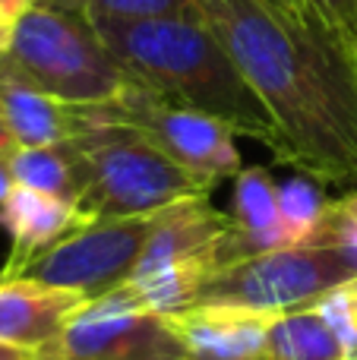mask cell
<instances>
[{
  "mask_svg": "<svg viewBox=\"0 0 357 360\" xmlns=\"http://www.w3.org/2000/svg\"><path fill=\"white\" fill-rule=\"evenodd\" d=\"M133 82L158 98L209 114L282 158V133L257 89L200 16L92 19Z\"/></svg>",
  "mask_w": 357,
  "mask_h": 360,
  "instance_id": "2",
  "label": "cell"
},
{
  "mask_svg": "<svg viewBox=\"0 0 357 360\" xmlns=\"http://www.w3.org/2000/svg\"><path fill=\"white\" fill-rule=\"evenodd\" d=\"M320 180L313 177H294L285 186H278V199H282V218L288 224V234L294 243L310 240V234L316 231L323 212H326L329 199L320 193Z\"/></svg>",
  "mask_w": 357,
  "mask_h": 360,
  "instance_id": "18",
  "label": "cell"
},
{
  "mask_svg": "<svg viewBox=\"0 0 357 360\" xmlns=\"http://www.w3.org/2000/svg\"><path fill=\"white\" fill-rule=\"evenodd\" d=\"M316 4L357 41V0H316Z\"/></svg>",
  "mask_w": 357,
  "mask_h": 360,
  "instance_id": "22",
  "label": "cell"
},
{
  "mask_svg": "<svg viewBox=\"0 0 357 360\" xmlns=\"http://www.w3.org/2000/svg\"><path fill=\"white\" fill-rule=\"evenodd\" d=\"M357 281V250L301 240L221 266L200 285L193 304H231L263 313H288L320 304L335 288Z\"/></svg>",
  "mask_w": 357,
  "mask_h": 360,
  "instance_id": "5",
  "label": "cell"
},
{
  "mask_svg": "<svg viewBox=\"0 0 357 360\" xmlns=\"http://www.w3.org/2000/svg\"><path fill=\"white\" fill-rule=\"evenodd\" d=\"M351 285H354V288H357V281H351Z\"/></svg>",
  "mask_w": 357,
  "mask_h": 360,
  "instance_id": "27",
  "label": "cell"
},
{
  "mask_svg": "<svg viewBox=\"0 0 357 360\" xmlns=\"http://www.w3.org/2000/svg\"><path fill=\"white\" fill-rule=\"evenodd\" d=\"M89 300L70 288L44 285L35 278H0V342L44 351L63 335L70 319Z\"/></svg>",
  "mask_w": 357,
  "mask_h": 360,
  "instance_id": "11",
  "label": "cell"
},
{
  "mask_svg": "<svg viewBox=\"0 0 357 360\" xmlns=\"http://www.w3.org/2000/svg\"><path fill=\"white\" fill-rule=\"evenodd\" d=\"M278 313L231 304H193L171 313V326L196 360H266V342Z\"/></svg>",
  "mask_w": 357,
  "mask_h": 360,
  "instance_id": "10",
  "label": "cell"
},
{
  "mask_svg": "<svg viewBox=\"0 0 357 360\" xmlns=\"http://www.w3.org/2000/svg\"><path fill=\"white\" fill-rule=\"evenodd\" d=\"M16 186V177H13V168H10V158H0V202L13 193Z\"/></svg>",
  "mask_w": 357,
  "mask_h": 360,
  "instance_id": "23",
  "label": "cell"
},
{
  "mask_svg": "<svg viewBox=\"0 0 357 360\" xmlns=\"http://www.w3.org/2000/svg\"><path fill=\"white\" fill-rule=\"evenodd\" d=\"M10 168L19 186L60 196L76 205L82 190L79 177V158H76L73 143H54V146H32V149H16L10 155Z\"/></svg>",
  "mask_w": 357,
  "mask_h": 360,
  "instance_id": "16",
  "label": "cell"
},
{
  "mask_svg": "<svg viewBox=\"0 0 357 360\" xmlns=\"http://www.w3.org/2000/svg\"><path fill=\"white\" fill-rule=\"evenodd\" d=\"M35 4L38 0H0V51L6 48V41H10L13 29L19 25V19H22Z\"/></svg>",
  "mask_w": 357,
  "mask_h": 360,
  "instance_id": "21",
  "label": "cell"
},
{
  "mask_svg": "<svg viewBox=\"0 0 357 360\" xmlns=\"http://www.w3.org/2000/svg\"><path fill=\"white\" fill-rule=\"evenodd\" d=\"M183 360H196V357H183Z\"/></svg>",
  "mask_w": 357,
  "mask_h": 360,
  "instance_id": "26",
  "label": "cell"
},
{
  "mask_svg": "<svg viewBox=\"0 0 357 360\" xmlns=\"http://www.w3.org/2000/svg\"><path fill=\"white\" fill-rule=\"evenodd\" d=\"M282 133V165L357 184V41L316 0H196Z\"/></svg>",
  "mask_w": 357,
  "mask_h": 360,
  "instance_id": "1",
  "label": "cell"
},
{
  "mask_svg": "<svg viewBox=\"0 0 357 360\" xmlns=\"http://www.w3.org/2000/svg\"><path fill=\"white\" fill-rule=\"evenodd\" d=\"M313 307L326 316V323L332 326V332L339 335L342 348H345V357L357 360V288L354 285L335 288L332 294H326V297Z\"/></svg>",
  "mask_w": 357,
  "mask_h": 360,
  "instance_id": "19",
  "label": "cell"
},
{
  "mask_svg": "<svg viewBox=\"0 0 357 360\" xmlns=\"http://www.w3.org/2000/svg\"><path fill=\"white\" fill-rule=\"evenodd\" d=\"M0 360H38V354L29 348H16V345L0 342Z\"/></svg>",
  "mask_w": 357,
  "mask_h": 360,
  "instance_id": "24",
  "label": "cell"
},
{
  "mask_svg": "<svg viewBox=\"0 0 357 360\" xmlns=\"http://www.w3.org/2000/svg\"><path fill=\"white\" fill-rule=\"evenodd\" d=\"M310 240L342 243V247L357 250V190L345 193L342 199H329Z\"/></svg>",
  "mask_w": 357,
  "mask_h": 360,
  "instance_id": "20",
  "label": "cell"
},
{
  "mask_svg": "<svg viewBox=\"0 0 357 360\" xmlns=\"http://www.w3.org/2000/svg\"><path fill=\"white\" fill-rule=\"evenodd\" d=\"M86 127L70 143L79 158L82 190L76 199L82 221L130 218L168 209L183 199L212 196L219 184L168 158L139 130L95 120L82 105Z\"/></svg>",
  "mask_w": 357,
  "mask_h": 360,
  "instance_id": "3",
  "label": "cell"
},
{
  "mask_svg": "<svg viewBox=\"0 0 357 360\" xmlns=\"http://www.w3.org/2000/svg\"><path fill=\"white\" fill-rule=\"evenodd\" d=\"M152 224H155V212L86 221L51 250H44L38 259H32L19 275L44 285L70 288L86 300H98L133 278L139 256L149 243Z\"/></svg>",
  "mask_w": 357,
  "mask_h": 360,
  "instance_id": "8",
  "label": "cell"
},
{
  "mask_svg": "<svg viewBox=\"0 0 357 360\" xmlns=\"http://www.w3.org/2000/svg\"><path fill=\"white\" fill-rule=\"evenodd\" d=\"M0 63L67 105H105L133 82L92 19L44 4L19 19Z\"/></svg>",
  "mask_w": 357,
  "mask_h": 360,
  "instance_id": "4",
  "label": "cell"
},
{
  "mask_svg": "<svg viewBox=\"0 0 357 360\" xmlns=\"http://www.w3.org/2000/svg\"><path fill=\"white\" fill-rule=\"evenodd\" d=\"M44 6L82 13L89 19H158L196 16V0H38Z\"/></svg>",
  "mask_w": 357,
  "mask_h": 360,
  "instance_id": "17",
  "label": "cell"
},
{
  "mask_svg": "<svg viewBox=\"0 0 357 360\" xmlns=\"http://www.w3.org/2000/svg\"><path fill=\"white\" fill-rule=\"evenodd\" d=\"M0 117L6 120L19 149L67 143L86 127L82 105H67L35 89L0 63Z\"/></svg>",
  "mask_w": 357,
  "mask_h": 360,
  "instance_id": "14",
  "label": "cell"
},
{
  "mask_svg": "<svg viewBox=\"0 0 357 360\" xmlns=\"http://www.w3.org/2000/svg\"><path fill=\"white\" fill-rule=\"evenodd\" d=\"M95 120H114L139 130L177 165L221 184L240 174V152L234 146L238 133L209 114L171 105L139 82H130L126 92L105 105H86Z\"/></svg>",
  "mask_w": 357,
  "mask_h": 360,
  "instance_id": "7",
  "label": "cell"
},
{
  "mask_svg": "<svg viewBox=\"0 0 357 360\" xmlns=\"http://www.w3.org/2000/svg\"><path fill=\"white\" fill-rule=\"evenodd\" d=\"M266 360H348L339 335L316 307L278 313L266 342Z\"/></svg>",
  "mask_w": 357,
  "mask_h": 360,
  "instance_id": "15",
  "label": "cell"
},
{
  "mask_svg": "<svg viewBox=\"0 0 357 360\" xmlns=\"http://www.w3.org/2000/svg\"><path fill=\"white\" fill-rule=\"evenodd\" d=\"M190 357L168 316L136 307L124 291L89 300L38 360H183Z\"/></svg>",
  "mask_w": 357,
  "mask_h": 360,
  "instance_id": "9",
  "label": "cell"
},
{
  "mask_svg": "<svg viewBox=\"0 0 357 360\" xmlns=\"http://www.w3.org/2000/svg\"><path fill=\"white\" fill-rule=\"evenodd\" d=\"M288 243L294 240L282 218L278 184L266 168H240V174L234 177L231 231L221 240V266L288 247Z\"/></svg>",
  "mask_w": 357,
  "mask_h": 360,
  "instance_id": "13",
  "label": "cell"
},
{
  "mask_svg": "<svg viewBox=\"0 0 357 360\" xmlns=\"http://www.w3.org/2000/svg\"><path fill=\"white\" fill-rule=\"evenodd\" d=\"M228 231L231 212L215 209L209 196L158 209L136 272L120 291L136 307L162 316L190 307L202 281L221 269V240Z\"/></svg>",
  "mask_w": 357,
  "mask_h": 360,
  "instance_id": "6",
  "label": "cell"
},
{
  "mask_svg": "<svg viewBox=\"0 0 357 360\" xmlns=\"http://www.w3.org/2000/svg\"><path fill=\"white\" fill-rule=\"evenodd\" d=\"M16 149H19V146H16V139H13L10 127H6V120L0 117V158H10Z\"/></svg>",
  "mask_w": 357,
  "mask_h": 360,
  "instance_id": "25",
  "label": "cell"
},
{
  "mask_svg": "<svg viewBox=\"0 0 357 360\" xmlns=\"http://www.w3.org/2000/svg\"><path fill=\"white\" fill-rule=\"evenodd\" d=\"M79 224L86 221L73 202L16 184L0 202V228L10 234V256L0 269V278H16L32 259H38Z\"/></svg>",
  "mask_w": 357,
  "mask_h": 360,
  "instance_id": "12",
  "label": "cell"
}]
</instances>
